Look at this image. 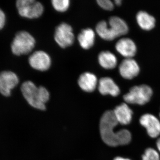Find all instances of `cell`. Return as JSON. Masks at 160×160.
Wrapping results in <instances>:
<instances>
[{
	"instance_id": "cell-16",
	"label": "cell",
	"mask_w": 160,
	"mask_h": 160,
	"mask_svg": "<svg viewBox=\"0 0 160 160\" xmlns=\"http://www.w3.org/2000/svg\"><path fill=\"white\" fill-rule=\"evenodd\" d=\"M78 40L82 48L89 49L94 45L95 33L91 28L83 29L78 35Z\"/></svg>"
},
{
	"instance_id": "cell-8",
	"label": "cell",
	"mask_w": 160,
	"mask_h": 160,
	"mask_svg": "<svg viewBox=\"0 0 160 160\" xmlns=\"http://www.w3.org/2000/svg\"><path fill=\"white\" fill-rule=\"evenodd\" d=\"M19 83L17 75L11 71H3L0 73V92L6 97L11 94V90Z\"/></svg>"
},
{
	"instance_id": "cell-14",
	"label": "cell",
	"mask_w": 160,
	"mask_h": 160,
	"mask_svg": "<svg viewBox=\"0 0 160 160\" xmlns=\"http://www.w3.org/2000/svg\"><path fill=\"white\" fill-rule=\"evenodd\" d=\"M116 119L119 124L128 125L132 119V111L126 103L117 106L113 110Z\"/></svg>"
},
{
	"instance_id": "cell-17",
	"label": "cell",
	"mask_w": 160,
	"mask_h": 160,
	"mask_svg": "<svg viewBox=\"0 0 160 160\" xmlns=\"http://www.w3.org/2000/svg\"><path fill=\"white\" fill-rule=\"evenodd\" d=\"M98 61L100 66L106 69H114L118 63L117 58L115 55L108 51L100 52L98 56Z\"/></svg>"
},
{
	"instance_id": "cell-13",
	"label": "cell",
	"mask_w": 160,
	"mask_h": 160,
	"mask_svg": "<svg viewBox=\"0 0 160 160\" xmlns=\"http://www.w3.org/2000/svg\"><path fill=\"white\" fill-rule=\"evenodd\" d=\"M98 82L95 75L90 72H85L81 75L78 79V84L81 89L86 92L94 91Z\"/></svg>"
},
{
	"instance_id": "cell-23",
	"label": "cell",
	"mask_w": 160,
	"mask_h": 160,
	"mask_svg": "<svg viewBox=\"0 0 160 160\" xmlns=\"http://www.w3.org/2000/svg\"><path fill=\"white\" fill-rule=\"evenodd\" d=\"M6 22V16L2 10L0 9V29H2Z\"/></svg>"
},
{
	"instance_id": "cell-15",
	"label": "cell",
	"mask_w": 160,
	"mask_h": 160,
	"mask_svg": "<svg viewBox=\"0 0 160 160\" xmlns=\"http://www.w3.org/2000/svg\"><path fill=\"white\" fill-rule=\"evenodd\" d=\"M108 25L117 38L126 34L129 31V27L126 22L118 17L110 18Z\"/></svg>"
},
{
	"instance_id": "cell-3",
	"label": "cell",
	"mask_w": 160,
	"mask_h": 160,
	"mask_svg": "<svg viewBox=\"0 0 160 160\" xmlns=\"http://www.w3.org/2000/svg\"><path fill=\"white\" fill-rule=\"evenodd\" d=\"M35 44L34 38L29 32H18L12 43V51L17 56L27 54L34 49Z\"/></svg>"
},
{
	"instance_id": "cell-11",
	"label": "cell",
	"mask_w": 160,
	"mask_h": 160,
	"mask_svg": "<svg viewBox=\"0 0 160 160\" xmlns=\"http://www.w3.org/2000/svg\"><path fill=\"white\" fill-rule=\"evenodd\" d=\"M117 51L126 58H132L137 52L136 45L129 38H122L118 41L115 45Z\"/></svg>"
},
{
	"instance_id": "cell-19",
	"label": "cell",
	"mask_w": 160,
	"mask_h": 160,
	"mask_svg": "<svg viewBox=\"0 0 160 160\" xmlns=\"http://www.w3.org/2000/svg\"><path fill=\"white\" fill-rule=\"evenodd\" d=\"M96 31L100 37L106 41H112L117 38L108 23L105 21H101L98 23L96 26Z\"/></svg>"
},
{
	"instance_id": "cell-27",
	"label": "cell",
	"mask_w": 160,
	"mask_h": 160,
	"mask_svg": "<svg viewBox=\"0 0 160 160\" xmlns=\"http://www.w3.org/2000/svg\"></svg>"
},
{
	"instance_id": "cell-25",
	"label": "cell",
	"mask_w": 160,
	"mask_h": 160,
	"mask_svg": "<svg viewBox=\"0 0 160 160\" xmlns=\"http://www.w3.org/2000/svg\"><path fill=\"white\" fill-rule=\"evenodd\" d=\"M114 160H130L129 159L125 158H122V157H118L115 158Z\"/></svg>"
},
{
	"instance_id": "cell-7",
	"label": "cell",
	"mask_w": 160,
	"mask_h": 160,
	"mask_svg": "<svg viewBox=\"0 0 160 160\" xmlns=\"http://www.w3.org/2000/svg\"><path fill=\"white\" fill-rule=\"evenodd\" d=\"M32 68L40 71L48 70L51 65V59L48 53L40 50L33 52L29 58Z\"/></svg>"
},
{
	"instance_id": "cell-22",
	"label": "cell",
	"mask_w": 160,
	"mask_h": 160,
	"mask_svg": "<svg viewBox=\"0 0 160 160\" xmlns=\"http://www.w3.org/2000/svg\"><path fill=\"white\" fill-rule=\"evenodd\" d=\"M98 5L103 9L111 11L114 8V4L110 0H98Z\"/></svg>"
},
{
	"instance_id": "cell-1",
	"label": "cell",
	"mask_w": 160,
	"mask_h": 160,
	"mask_svg": "<svg viewBox=\"0 0 160 160\" xmlns=\"http://www.w3.org/2000/svg\"><path fill=\"white\" fill-rule=\"evenodd\" d=\"M119 123L115 117L112 110L105 112L100 122L101 138L106 145L112 147L129 144L131 140V134L129 130L123 129L115 131Z\"/></svg>"
},
{
	"instance_id": "cell-12",
	"label": "cell",
	"mask_w": 160,
	"mask_h": 160,
	"mask_svg": "<svg viewBox=\"0 0 160 160\" xmlns=\"http://www.w3.org/2000/svg\"><path fill=\"white\" fill-rule=\"evenodd\" d=\"M99 91L103 95H110L118 96L120 93L119 87L112 78L109 77L101 78L98 84Z\"/></svg>"
},
{
	"instance_id": "cell-9",
	"label": "cell",
	"mask_w": 160,
	"mask_h": 160,
	"mask_svg": "<svg viewBox=\"0 0 160 160\" xmlns=\"http://www.w3.org/2000/svg\"><path fill=\"white\" fill-rule=\"evenodd\" d=\"M119 71L124 78L132 79L138 75L140 67L136 61L132 58H125L120 64Z\"/></svg>"
},
{
	"instance_id": "cell-21",
	"label": "cell",
	"mask_w": 160,
	"mask_h": 160,
	"mask_svg": "<svg viewBox=\"0 0 160 160\" xmlns=\"http://www.w3.org/2000/svg\"><path fill=\"white\" fill-rule=\"evenodd\" d=\"M142 160H160L158 152L152 148H148L142 156Z\"/></svg>"
},
{
	"instance_id": "cell-26",
	"label": "cell",
	"mask_w": 160,
	"mask_h": 160,
	"mask_svg": "<svg viewBox=\"0 0 160 160\" xmlns=\"http://www.w3.org/2000/svg\"><path fill=\"white\" fill-rule=\"evenodd\" d=\"M157 148L159 151L160 152V138L158 140L157 142Z\"/></svg>"
},
{
	"instance_id": "cell-24",
	"label": "cell",
	"mask_w": 160,
	"mask_h": 160,
	"mask_svg": "<svg viewBox=\"0 0 160 160\" xmlns=\"http://www.w3.org/2000/svg\"><path fill=\"white\" fill-rule=\"evenodd\" d=\"M122 2L121 0H115L114 1V3L117 6H120L122 4Z\"/></svg>"
},
{
	"instance_id": "cell-5",
	"label": "cell",
	"mask_w": 160,
	"mask_h": 160,
	"mask_svg": "<svg viewBox=\"0 0 160 160\" xmlns=\"http://www.w3.org/2000/svg\"><path fill=\"white\" fill-rule=\"evenodd\" d=\"M16 6L19 14L27 18H38L44 12L42 4L35 0H18Z\"/></svg>"
},
{
	"instance_id": "cell-18",
	"label": "cell",
	"mask_w": 160,
	"mask_h": 160,
	"mask_svg": "<svg viewBox=\"0 0 160 160\" xmlns=\"http://www.w3.org/2000/svg\"><path fill=\"white\" fill-rule=\"evenodd\" d=\"M136 20L139 26L145 30H151L155 26V19L146 11L139 12L136 15Z\"/></svg>"
},
{
	"instance_id": "cell-10",
	"label": "cell",
	"mask_w": 160,
	"mask_h": 160,
	"mask_svg": "<svg viewBox=\"0 0 160 160\" xmlns=\"http://www.w3.org/2000/svg\"><path fill=\"white\" fill-rule=\"evenodd\" d=\"M141 125L146 128L147 133L151 138L158 137L160 134V122L153 115L145 114L140 119Z\"/></svg>"
},
{
	"instance_id": "cell-6",
	"label": "cell",
	"mask_w": 160,
	"mask_h": 160,
	"mask_svg": "<svg viewBox=\"0 0 160 160\" xmlns=\"http://www.w3.org/2000/svg\"><path fill=\"white\" fill-rule=\"evenodd\" d=\"M54 38L55 42L61 48L65 49L71 46L75 39L72 27L67 23H61L56 28Z\"/></svg>"
},
{
	"instance_id": "cell-20",
	"label": "cell",
	"mask_w": 160,
	"mask_h": 160,
	"mask_svg": "<svg viewBox=\"0 0 160 160\" xmlns=\"http://www.w3.org/2000/svg\"><path fill=\"white\" fill-rule=\"evenodd\" d=\"M51 3L53 8L57 11L61 12L67 11L70 6L69 0H52Z\"/></svg>"
},
{
	"instance_id": "cell-4",
	"label": "cell",
	"mask_w": 160,
	"mask_h": 160,
	"mask_svg": "<svg viewBox=\"0 0 160 160\" xmlns=\"http://www.w3.org/2000/svg\"><path fill=\"white\" fill-rule=\"evenodd\" d=\"M152 95L151 87L142 85L132 87L123 98L125 102L129 104L144 105L150 101Z\"/></svg>"
},
{
	"instance_id": "cell-2",
	"label": "cell",
	"mask_w": 160,
	"mask_h": 160,
	"mask_svg": "<svg viewBox=\"0 0 160 160\" xmlns=\"http://www.w3.org/2000/svg\"><path fill=\"white\" fill-rule=\"evenodd\" d=\"M21 91L30 106L40 110L46 109L45 104L49 101L50 95L45 87H38L32 82L26 81L21 86Z\"/></svg>"
}]
</instances>
